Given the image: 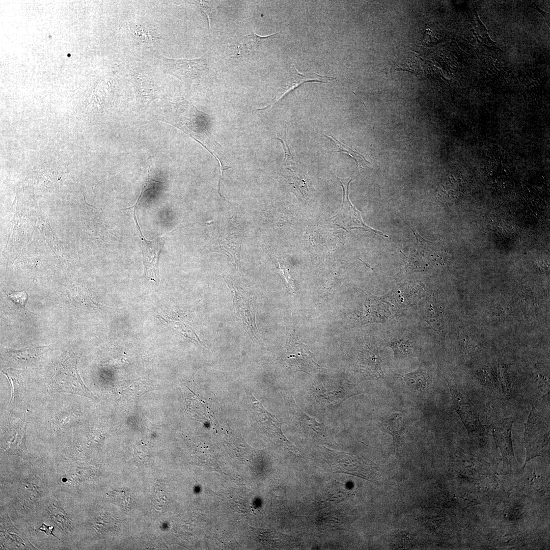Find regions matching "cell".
Listing matches in <instances>:
<instances>
[{"label": "cell", "mask_w": 550, "mask_h": 550, "mask_svg": "<svg viewBox=\"0 0 550 550\" xmlns=\"http://www.w3.org/2000/svg\"><path fill=\"white\" fill-rule=\"evenodd\" d=\"M396 357L405 358L411 353V346L406 338L393 339L389 343Z\"/></svg>", "instance_id": "obj_22"}, {"label": "cell", "mask_w": 550, "mask_h": 550, "mask_svg": "<svg viewBox=\"0 0 550 550\" xmlns=\"http://www.w3.org/2000/svg\"><path fill=\"white\" fill-rule=\"evenodd\" d=\"M319 133H321L335 143L336 146L339 149V150L337 151L338 152L344 153L351 156L355 160L357 167L362 168H371L372 164L367 161L365 158L359 153L353 151L348 146L343 143H341L333 135L331 134L327 135L320 132Z\"/></svg>", "instance_id": "obj_18"}, {"label": "cell", "mask_w": 550, "mask_h": 550, "mask_svg": "<svg viewBox=\"0 0 550 550\" xmlns=\"http://www.w3.org/2000/svg\"><path fill=\"white\" fill-rule=\"evenodd\" d=\"M49 509L50 518L56 525L65 532L70 531V522L65 512L56 505L50 506Z\"/></svg>", "instance_id": "obj_21"}, {"label": "cell", "mask_w": 550, "mask_h": 550, "mask_svg": "<svg viewBox=\"0 0 550 550\" xmlns=\"http://www.w3.org/2000/svg\"><path fill=\"white\" fill-rule=\"evenodd\" d=\"M167 72L180 80L200 78L207 70V63L203 58L175 59L166 57Z\"/></svg>", "instance_id": "obj_10"}, {"label": "cell", "mask_w": 550, "mask_h": 550, "mask_svg": "<svg viewBox=\"0 0 550 550\" xmlns=\"http://www.w3.org/2000/svg\"><path fill=\"white\" fill-rule=\"evenodd\" d=\"M53 529H54V528L53 527L47 526L44 523H43L42 526L38 529V530L42 531L45 532V534L46 535H52L53 536L56 537L52 533V531H53ZM56 537L57 538H58L57 537Z\"/></svg>", "instance_id": "obj_30"}, {"label": "cell", "mask_w": 550, "mask_h": 550, "mask_svg": "<svg viewBox=\"0 0 550 550\" xmlns=\"http://www.w3.org/2000/svg\"><path fill=\"white\" fill-rule=\"evenodd\" d=\"M414 232L416 238V242L413 249H411L409 254L406 256L404 272L410 273L414 271H425L426 267L428 265L426 263V259L432 257V249L434 246L433 243L423 239L417 232Z\"/></svg>", "instance_id": "obj_11"}, {"label": "cell", "mask_w": 550, "mask_h": 550, "mask_svg": "<svg viewBox=\"0 0 550 550\" xmlns=\"http://www.w3.org/2000/svg\"><path fill=\"white\" fill-rule=\"evenodd\" d=\"M360 366L366 376L383 378L381 368L382 360L377 347L374 345L368 346L360 351Z\"/></svg>", "instance_id": "obj_13"}, {"label": "cell", "mask_w": 550, "mask_h": 550, "mask_svg": "<svg viewBox=\"0 0 550 550\" xmlns=\"http://www.w3.org/2000/svg\"><path fill=\"white\" fill-rule=\"evenodd\" d=\"M524 439L526 457L523 468L529 461L536 457L543 456L549 450V421L533 405L525 425Z\"/></svg>", "instance_id": "obj_1"}, {"label": "cell", "mask_w": 550, "mask_h": 550, "mask_svg": "<svg viewBox=\"0 0 550 550\" xmlns=\"http://www.w3.org/2000/svg\"><path fill=\"white\" fill-rule=\"evenodd\" d=\"M287 79V85L285 86L286 88L282 92L280 99L286 93H288V91L305 82H320L330 83L337 80L334 77L322 76L315 73L301 74L298 72L294 66L291 71L290 77Z\"/></svg>", "instance_id": "obj_15"}, {"label": "cell", "mask_w": 550, "mask_h": 550, "mask_svg": "<svg viewBox=\"0 0 550 550\" xmlns=\"http://www.w3.org/2000/svg\"><path fill=\"white\" fill-rule=\"evenodd\" d=\"M164 182L155 180L154 178H152L151 172L149 168V169H148V177L145 181L140 195L138 197L136 202L132 206L127 208H124V209L126 210L131 208H136L139 202L142 200L143 196L147 191L150 190L158 189L160 187V186Z\"/></svg>", "instance_id": "obj_23"}, {"label": "cell", "mask_w": 550, "mask_h": 550, "mask_svg": "<svg viewBox=\"0 0 550 550\" xmlns=\"http://www.w3.org/2000/svg\"><path fill=\"white\" fill-rule=\"evenodd\" d=\"M223 278L231 292L238 321L252 339L260 343L261 340L256 323L254 297L225 275Z\"/></svg>", "instance_id": "obj_2"}, {"label": "cell", "mask_w": 550, "mask_h": 550, "mask_svg": "<svg viewBox=\"0 0 550 550\" xmlns=\"http://www.w3.org/2000/svg\"><path fill=\"white\" fill-rule=\"evenodd\" d=\"M278 34V33H277L262 37L253 32L243 36L236 43L232 57L243 58L251 57L265 40L271 37H276Z\"/></svg>", "instance_id": "obj_14"}, {"label": "cell", "mask_w": 550, "mask_h": 550, "mask_svg": "<svg viewBox=\"0 0 550 550\" xmlns=\"http://www.w3.org/2000/svg\"><path fill=\"white\" fill-rule=\"evenodd\" d=\"M231 233H228L225 237L224 234H219L215 240L210 241V251L218 252L226 255L233 265L241 271L240 250L241 244L236 238L232 240Z\"/></svg>", "instance_id": "obj_12"}, {"label": "cell", "mask_w": 550, "mask_h": 550, "mask_svg": "<svg viewBox=\"0 0 550 550\" xmlns=\"http://www.w3.org/2000/svg\"><path fill=\"white\" fill-rule=\"evenodd\" d=\"M342 187L343 200L341 208L339 212L330 218L334 223L345 230L361 229L378 236L388 237L382 233L377 231L367 226L363 221L359 211L352 205L348 198L349 184L353 179H350L344 185L342 179L337 177Z\"/></svg>", "instance_id": "obj_5"}, {"label": "cell", "mask_w": 550, "mask_h": 550, "mask_svg": "<svg viewBox=\"0 0 550 550\" xmlns=\"http://www.w3.org/2000/svg\"><path fill=\"white\" fill-rule=\"evenodd\" d=\"M187 112L184 115L182 113L179 117L173 119L174 121H172L173 125L188 134L209 152H210V149H212L214 152H221L216 144L210 141L216 142L211 136L207 128V122L203 117V114L189 103Z\"/></svg>", "instance_id": "obj_3"}, {"label": "cell", "mask_w": 550, "mask_h": 550, "mask_svg": "<svg viewBox=\"0 0 550 550\" xmlns=\"http://www.w3.org/2000/svg\"><path fill=\"white\" fill-rule=\"evenodd\" d=\"M286 347L288 363L297 370L308 373L321 369L313 360L312 353L300 342L295 330L291 328L287 330Z\"/></svg>", "instance_id": "obj_4"}, {"label": "cell", "mask_w": 550, "mask_h": 550, "mask_svg": "<svg viewBox=\"0 0 550 550\" xmlns=\"http://www.w3.org/2000/svg\"><path fill=\"white\" fill-rule=\"evenodd\" d=\"M76 363L66 366L65 369L57 373L49 384L55 392L69 393L96 399L95 396L85 385L76 369Z\"/></svg>", "instance_id": "obj_7"}, {"label": "cell", "mask_w": 550, "mask_h": 550, "mask_svg": "<svg viewBox=\"0 0 550 550\" xmlns=\"http://www.w3.org/2000/svg\"><path fill=\"white\" fill-rule=\"evenodd\" d=\"M9 297L15 302L21 306H25L28 299V295L24 291L15 292L9 295Z\"/></svg>", "instance_id": "obj_28"}, {"label": "cell", "mask_w": 550, "mask_h": 550, "mask_svg": "<svg viewBox=\"0 0 550 550\" xmlns=\"http://www.w3.org/2000/svg\"><path fill=\"white\" fill-rule=\"evenodd\" d=\"M44 348V347H38L25 350L11 351L9 352L12 354H15L18 359L26 360L28 359V357L30 359L37 356L43 352Z\"/></svg>", "instance_id": "obj_25"}, {"label": "cell", "mask_w": 550, "mask_h": 550, "mask_svg": "<svg viewBox=\"0 0 550 550\" xmlns=\"http://www.w3.org/2000/svg\"><path fill=\"white\" fill-rule=\"evenodd\" d=\"M195 4L199 6L202 11L206 14L208 19L209 27H210V23L212 21V9L207 1H195Z\"/></svg>", "instance_id": "obj_29"}, {"label": "cell", "mask_w": 550, "mask_h": 550, "mask_svg": "<svg viewBox=\"0 0 550 550\" xmlns=\"http://www.w3.org/2000/svg\"><path fill=\"white\" fill-rule=\"evenodd\" d=\"M403 378L406 385L413 390L418 392L425 391L426 379L421 370L404 374Z\"/></svg>", "instance_id": "obj_20"}, {"label": "cell", "mask_w": 550, "mask_h": 550, "mask_svg": "<svg viewBox=\"0 0 550 550\" xmlns=\"http://www.w3.org/2000/svg\"><path fill=\"white\" fill-rule=\"evenodd\" d=\"M133 214L136 228L142 241L143 261L144 267V277L149 280L157 282L159 281L158 261L159 255L166 241L167 234L153 240H147L143 235L135 214L136 208H132Z\"/></svg>", "instance_id": "obj_6"}, {"label": "cell", "mask_w": 550, "mask_h": 550, "mask_svg": "<svg viewBox=\"0 0 550 550\" xmlns=\"http://www.w3.org/2000/svg\"><path fill=\"white\" fill-rule=\"evenodd\" d=\"M10 370V369H5L3 370V373L7 376L12 388L11 398L9 404V405L12 401H14L15 399L18 396L19 387L18 380H16V378L14 377V373Z\"/></svg>", "instance_id": "obj_26"}, {"label": "cell", "mask_w": 550, "mask_h": 550, "mask_svg": "<svg viewBox=\"0 0 550 550\" xmlns=\"http://www.w3.org/2000/svg\"><path fill=\"white\" fill-rule=\"evenodd\" d=\"M160 318L166 321V323L168 325L170 326V327L173 328L178 333L197 343H201V341L196 335V333L194 332L191 326H190L188 321L186 319L180 317H178L177 318L176 317H174L173 316H172L171 318H164L161 316H160Z\"/></svg>", "instance_id": "obj_17"}, {"label": "cell", "mask_w": 550, "mask_h": 550, "mask_svg": "<svg viewBox=\"0 0 550 550\" xmlns=\"http://www.w3.org/2000/svg\"><path fill=\"white\" fill-rule=\"evenodd\" d=\"M267 251L268 252H269V253L270 254L271 257H272V259L275 264H278L277 265H276L277 266V267L279 269L282 277L286 281V283L288 285L289 287L291 289H293V284L292 279L290 277V274L288 273V272L287 270L286 267L282 263V262L280 261V260L277 257H276L274 254L270 252V251L268 250H267Z\"/></svg>", "instance_id": "obj_27"}, {"label": "cell", "mask_w": 550, "mask_h": 550, "mask_svg": "<svg viewBox=\"0 0 550 550\" xmlns=\"http://www.w3.org/2000/svg\"><path fill=\"white\" fill-rule=\"evenodd\" d=\"M513 422L512 420L506 418L491 425L496 445L500 451L504 465L508 467L517 466L511 439Z\"/></svg>", "instance_id": "obj_9"}, {"label": "cell", "mask_w": 550, "mask_h": 550, "mask_svg": "<svg viewBox=\"0 0 550 550\" xmlns=\"http://www.w3.org/2000/svg\"><path fill=\"white\" fill-rule=\"evenodd\" d=\"M131 31L133 34L139 37L143 41L153 40L154 38L158 39L156 35L154 29H151L142 25L132 24L130 26Z\"/></svg>", "instance_id": "obj_24"}, {"label": "cell", "mask_w": 550, "mask_h": 550, "mask_svg": "<svg viewBox=\"0 0 550 550\" xmlns=\"http://www.w3.org/2000/svg\"><path fill=\"white\" fill-rule=\"evenodd\" d=\"M26 424L14 428L13 434L6 440L3 448L7 453L23 458L29 456L25 446Z\"/></svg>", "instance_id": "obj_16"}, {"label": "cell", "mask_w": 550, "mask_h": 550, "mask_svg": "<svg viewBox=\"0 0 550 550\" xmlns=\"http://www.w3.org/2000/svg\"><path fill=\"white\" fill-rule=\"evenodd\" d=\"M383 426L392 434L395 442L398 441L403 430V416L399 412L392 413L383 423Z\"/></svg>", "instance_id": "obj_19"}, {"label": "cell", "mask_w": 550, "mask_h": 550, "mask_svg": "<svg viewBox=\"0 0 550 550\" xmlns=\"http://www.w3.org/2000/svg\"><path fill=\"white\" fill-rule=\"evenodd\" d=\"M448 383L455 409L465 425L469 435H483L485 429L471 402L454 386Z\"/></svg>", "instance_id": "obj_8"}]
</instances>
